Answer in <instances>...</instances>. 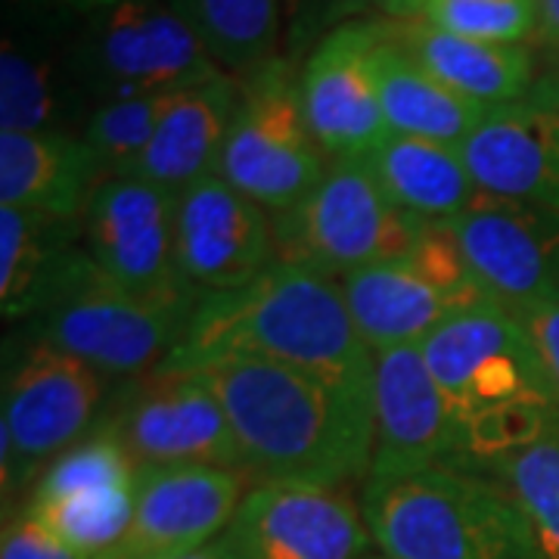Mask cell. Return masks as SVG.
I'll return each mask as SVG.
<instances>
[{"mask_svg":"<svg viewBox=\"0 0 559 559\" xmlns=\"http://www.w3.org/2000/svg\"><path fill=\"white\" fill-rule=\"evenodd\" d=\"M197 305H153L100 271L84 242L66 259L32 323V340L91 364L109 380H138L171 355Z\"/></svg>","mask_w":559,"mask_h":559,"instance_id":"277c9868","label":"cell"},{"mask_svg":"<svg viewBox=\"0 0 559 559\" xmlns=\"http://www.w3.org/2000/svg\"><path fill=\"white\" fill-rule=\"evenodd\" d=\"M237 100L240 84L227 72L180 91L131 178L150 180L180 197L193 183L218 175Z\"/></svg>","mask_w":559,"mask_h":559,"instance_id":"7402d4cb","label":"cell"},{"mask_svg":"<svg viewBox=\"0 0 559 559\" xmlns=\"http://www.w3.org/2000/svg\"><path fill=\"white\" fill-rule=\"evenodd\" d=\"M178 94H153L97 106L84 128V143L97 153L106 178H131L146 146L153 143L162 119L175 106Z\"/></svg>","mask_w":559,"mask_h":559,"instance_id":"f546056e","label":"cell"},{"mask_svg":"<svg viewBox=\"0 0 559 559\" xmlns=\"http://www.w3.org/2000/svg\"><path fill=\"white\" fill-rule=\"evenodd\" d=\"M224 358L274 360L364 399L377 385V355L360 340L340 280L280 261L240 289L202 296L159 367L197 370Z\"/></svg>","mask_w":559,"mask_h":559,"instance_id":"7a4b0ae2","label":"cell"},{"mask_svg":"<svg viewBox=\"0 0 559 559\" xmlns=\"http://www.w3.org/2000/svg\"><path fill=\"white\" fill-rule=\"evenodd\" d=\"M380 20H355L320 40L299 66L305 121L326 159H364L389 138L377 81L373 47Z\"/></svg>","mask_w":559,"mask_h":559,"instance_id":"e0dca14e","label":"cell"},{"mask_svg":"<svg viewBox=\"0 0 559 559\" xmlns=\"http://www.w3.org/2000/svg\"><path fill=\"white\" fill-rule=\"evenodd\" d=\"M0 559H109V557H84L79 550L66 547L38 522L28 520L25 513H16L3 528Z\"/></svg>","mask_w":559,"mask_h":559,"instance_id":"d6a6232c","label":"cell"},{"mask_svg":"<svg viewBox=\"0 0 559 559\" xmlns=\"http://www.w3.org/2000/svg\"><path fill=\"white\" fill-rule=\"evenodd\" d=\"M370 62H373L382 116L392 134L463 146L488 112L485 106L460 97L457 91L441 84L429 69H423L389 35L385 20H380V38Z\"/></svg>","mask_w":559,"mask_h":559,"instance_id":"cb8c5ba5","label":"cell"},{"mask_svg":"<svg viewBox=\"0 0 559 559\" xmlns=\"http://www.w3.org/2000/svg\"><path fill=\"white\" fill-rule=\"evenodd\" d=\"M94 116L75 66V13L47 0L7 7L0 124L25 134H84Z\"/></svg>","mask_w":559,"mask_h":559,"instance_id":"7c38bea8","label":"cell"},{"mask_svg":"<svg viewBox=\"0 0 559 559\" xmlns=\"http://www.w3.org/2000/svg\"><path fill=\"white\" fill-rule=\"evenodd\" d=\"M106 180L97 153L79 134L0 131V202L75 221Z\"/></svg>","mask_w":559,"mask_h":559,"instance_id":"44dd1931","label":"cell"},{"mask_svg":"<svg viewBox=\"0 0 559 559\" xmlns=\"http://www.w3.org/2000/svg\"><path fill=\"white\" fill-rule=\"evenodd\" d=\"M175 255L200 296L240 289L277 261L271 215L212 175L178 197Z\"/></svg>","mask_w":559,"mask_h":559,"instance_id":"ac0fdd59","label":"cell"},{"mask_svg":"<svg viewBox=\"0 0 559 559\" xmlns=\"http://www.w3.org/2000/svg\"><path fill=\"white\" fill-rule=\"evenodd\" d=\"M47 3H53V7H62V10H69V13H94V10H103V7H109V3H119V0H47Z\"/></svg>","mask_w":559,"mask_h":559,"instance_id":"8d00e7d4","label":"cell"},{"mask_svg":"<svg viewBox=\"0 0 559 559\" xmlns=\"http://www.w3.org/2000/svg\"><path fill=\"white\" fill-rule=\"evenodd\" d=\"M134 485H97L69 491L35 488L22 513L84 557H109L134 516Z\"/></svg>","mask_w":559,"mask_h":559,"instance_id":"83f0119b","label":"cell"},{"mask_svg":"<svg viewBox=\"0 0 559 559\" xmlns=\"http://www.w3.org/2000/svg\"><path fill=\"white\" fill-rule=\"evenodd\" d=\"M385 25L423 69L485 109L520 100L538 81L528 44L460 38L423 20H385Z\"/></svg>","mask_w":559,"mask_h":559,"instance_id":"603a6c76","label":"cell"},{"mask_svg":"<svg viewBox=\"0 0 559 559\" xmlns=\"http://www.w3.org/2000/svg\"><path fill=\"white\" fill-rule=\"evenodd\" d=\"M221 544L230 559H364L373 538L352 488L259 481Z\"/></svg>","mask_w":559,"mask_h":559,"instance_id":"5bb4252c","label":"cell"},{"mask_svg":"<svg viewBox=\"0 0 559 559\" xmlns=\"http://www.w3.org/2000/svg\"><path fill=\"white\" fill-rule=\"evenodd\" d=\"M299 66L289 57H274L237 75L240 100L218 178L246 200L259 202L267 215L289 212L330 168L301 112Z\"/></svg>","mask_w":559,"mask_h":559,"instance_id":"52a82bcc","label":"cell"},{"mask_svg":"<svg viewBox=\"0 0 559 559\" xmlns=\"http://www.w3.org/2000/svg\"><path fill=\"white\" fill-rule=\"evenodd\" d=\"M364 162L385 197L414 218H457L481 193L463 150L439 140L389 134Z\"/></svg>","mask_w":559,"mask_h":559,"instance_id":"d4e9b609","label":"cell"},{"mask_svg":"<svg viewBox=\"0 0 559 559\" xmlns=\"http://www.w3.org/2000/svg\"><path fill=\"white\" fill-rule=\"evenodd\" d=\"M75 66L97 106L180 94L224 75L168 0H119L75 16Z\"/></svg>","mask_w":559,"mask_h":559,"instance_id":"5b68a950","label":"cell"},{"mask_svg":"<svg viewBox=\"0 0 559 559\" xmlns=\"http://www.w3.org/2000/svg\"><path fill=\"white\" fill-rule=\"evenodd\" d=\"M419 20L460 38L528 44L538 32V0H429Z\"/></svg>","mask_w":559,"mask_h":559,"instance_id":"4dcf8cb0","label":"cell"},{"mask_svg":"<svg viewBox=\"0 0 559 559\" xmlns=\"http://www.w3.org/2000/svg\"><path fill=\"white\" fill-rule=\"evenodd\" d=\"M271 227L280 264L342 280L404 255L426 221L389 200L364 159H333L305 200L271 215Z\"/></svg>","mask_w":559,"mask_h":559,"instance_id":"8992f818","label":"cell"},{"mask_svg":"<svg viewBox=\"0 0 559 559\" xmlns=\"http://www.w3.org/2000/svg\"><path fill=\"white\" fill-rule=\"evenodd\" d=\"M481 193L559 215V75L535 81L520 100L485 112L460 146Z\"/></svg>","mask_w":559,"mask_h":559,"instance_id":"d6986e66","label":"cell"},{"mask_svg":"<svg viewBox=\"0 0 559 559\" xmlns=\"http://www.w3.org/2000/svg\"><path fill=\"white\" fill-rule=\"evenodd\" d=\"M513 318L520 320L522 330L528 333V340L538 352L540 367H544L547 380L554 385V395L559 401V301L525 308V311H516Z\"/></svg>","mask_w":559,"mask_h":559,"instance_id":"836d02e7","label":"cell"},{"mask_svg":"<svg viewBox=\"0 0 559 559\" xmlns=\"http://www.w3.org/2000/svg\"><path fill=\"white\" fill-rule=\"evenodd\" d=\"M423 358L448 404L457 432L495 407L532 404L559 411L554 385L522 323L500 305L444 320L423 340Z\"/></svg>","mask_w":559,"mask_h":559,"instance_id":"30bf717a","label":"cell"},{"mask_svg":"<svg viewBox=\"0 0 559 559\" xmlns=\"http://www.w3.org/2000/svg\"><path fill=\"white\" fill-rule=\"evenodd\" d=\"M481 476L516 500L547 559H559V417L520 451L495 460Z\"/></svg>","mask_w":559,"mask_h":559,"instance_id":"f1b7e54d","label":"cell"},{"mask_svg":"<svg viewBox=\"0 0 559 559\" xmlns=\"http://www.w3.org/2000/svg\"><path fill=\"white\" fill-rule=\"evenodd\" d=\"M112 380L47 342H28L3 380V498L38 485L53 460L97 432Z\"/></svg>","mask_w":559,"mask_h":559,"instance_id":"9c48e42d","label":"cell"},{"mask_svg":"<svg viewBox=\"0 0 559 559\" xmlns=\"http://www.w3.org/2000/svg\"><path fill=\"white\" fill-rule=\"evenodd\" d=\"M246 473L224 466H140L134 516L109 559H178L218 540L246 498Z\"/></svg>","mask_w":559,"mask_h":559,"instance_id":"2e32d148","label":"cell"},{"mask_svg":"<svg viewBox=\"0 0 559 559\" xmlns=\"http://www.w3.org/2000/svg\"><path fill=\"white\" fill-rule=\"evenodd\" d=\"M227 75L283 57L280 0H168Z\"/></svg>","mask_w":559,"mask_h":559,"instance_id":"4316f807","label":"cell"},{"mask_svg":"<svg viewBox=\"0 0 559 559\" xmlns=\"http://www.w3.org/2000/svg\"><path fill=\"white\" fill-rule=\"evenodd\" d=\"M178 559H230L227 557V550H224V544L218 540H212V544H205L200 550H193V554H183Z\"/></svg>","mask_w":559,"mask_h":559,"instance_id":"74e56055","label":"cell"},{"mask_svg":"<svg viewBox=\"0 0 559 559\" xmlns=\"http://www.w3.org/2000/svg\"><path fill=\"white\" fill-rule=\"evenodd\" d=\"M348 314L370 352L423 345L444 320L498 305L488 299L448 221H426L417 242L392 261L340 280Z\"/></svg>","mask_w":559,"mask_h":559,"instance_id":"ba28073f","label":"cell"},{"mask_svg":"<svg viewBox=\"0 0 559 559\" xmlns=\"http://www.w3.org/2000/svg\"><path fill=\"white\" fill-rule=\"evenodd\" d=\"M364 559H392V557H382V554H370V557H364Z\"/></svg>","mask_w":559,"mask_h":559,"instance_id":"f35d334b","label":"cell"},{"mask_svg":"<svg viewBox=\"0 0 559 559\" xmlns=\"http://www.w3.org/2000/svg\"><path fill=\"white\" fill-rule=\"evenodd\" d=\"M81 246V218L62 221L20 205H0V311L35 318L66 259Z\"/></svg>","mask_w":559,"mask_h":559,"instance_id":"484cf974","label":"cell"},{"mask_svg":"<svg viewBox=\"0 0 559 559\" xmlns=\"http://www.w3.org/2000/svg\"><path fill=\"white\" fill-rule=\"evenodd\" d=\"M535 44L559 62V0H538V32Z\"/></svg>","mask_w":559,"mask_h":559,"instance_id":"e575fe53","label":"cell"},{"mask_svg":"<svg viewBox=\"0 0 559 559\" xmlns=\"http://www.w3.org/2000/svg\"><path fill=\"white\" fill-rule=\"evenodd\" d=\"M218 392L259 481L355 488L373 466V399L274 360L224 358L197 367Z\"/></svg>","mask_w":559,"mask_h":559,"instance_id":"6da1fadb","label":"cell"},{"mask_svg":"<svg viewBox=\"0 0 559 559\" xmlns=\"http://www.w3.org/2000/svg\"><path fill=\"white\" fill-rule=\"evenodd\" d=\"M389 20H419L429 7V0H373Z\"/></svg>","mask_w":559,"mask_h":559,"instance_id":"d590c367","label":"cell"},{"mask_svg":"<svg viewBox=\"0 0 559 559\" xmlns=\"http://www.w3.org/2000/svg\"><path fill=\"white\" fill-rule=\"evenodd\" d=\"M178 193L143 178H106L81 215L91 261L128 293L153 305H197L175 255Z\"/></svg>","mask_w":559,"mask_h":559,"instance_id":"4fadbf2b","label":"cell"},{"mask_svg":"<svg viewBox=\"0 0 559 559\" xmlns=\"http://www.w3.org/2000/svg\"><path fill=\"white\" fill-rule=\"evenodd\" d=\"M373 0H280L283 57L301 62L340 25L355 22Z\"/></svg>","mask_w":559,"mask_h":559,"instance_id":"1f68e13d","label":"cell"},{"mask_svg":"<svg viewBox=\"0 0 559 559\" xmlns=\"http://www.w3.org/2000/svg\"><path fill=\"white\" fill-rule=\"evenodd\" d=\"M360 510L382 557L547 559L516 500L479 473L436 466L367 479Z\"/></svg>","mask_w":559,"mask_h":559,"instance_id":"3957f363","label":"cell"},{"mask_svg":"<svg viewBox=\"0 0 559 559\" xmlns=\"http://www.w3.org/2000/svg\"><path fill=\"white\" fill-rule=\"evenodd\" d=\"M97 429L116 436L138 469L202 463L242 473L230 417L218 392L197 370L156 367L121 382Z\"/></svg>","mask_w":559,"mask_h":559,"instance_id":"8fae6325","label":"cell"},{"mask_svg":"<svg viewBox=\"0 0 559 559\" xmlns=\"http://www.w3.org/2000/svg\"><path fill=\"white\" fill-rule=\"evenodd\" d=\"M473 274L510 314L559 301V215L532 202L479 193L448 221Z\"/></svg>","mask_w":559,"mask_h":559,"instance_id":"9a60e30c","label":"cell"},{"mask_svg":"<svg viewBox=\"0 0 559 559\" xmlns=\"http://www.w3.org/2000/svg\"><path fill=\"white\" fill-rule=\"evenodd\" d=\"M460 432L419 345L377 352L370 479L457 466Z\"/></svg>","mask_w":559,"mask_h":559,"instance_id":"ffe728a7","label":"cell"}]
</instances>
